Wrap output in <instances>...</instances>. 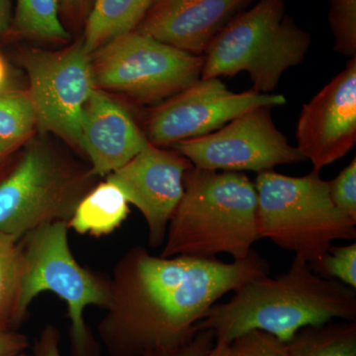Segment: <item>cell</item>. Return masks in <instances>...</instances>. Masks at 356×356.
<instances>
[{"instance_id": "cell-1", "label": "cell", "mask_w": 356, "mask_h": 356, "mask_svg": "<svg viewBox=\"0 0 356 356\" xmlns=\"http://www.w3.org/2000/svg\"><path fill=\"white\" fill-rule=\"evenodd\" d=\"M269 271L268 262L254 250L247 259L225 262L154 257L135 245L117 262L109 280L100 341L110 356H144L184 346L218 300Z\"/></svg>"}, {"instance_id": "cell-2", "label": "cell", "mask_w": 356, "mask_h": 356, "mask_svg": "<svg viewBox=\"0 0 356 356\" xmlns=\"http://www.w3.org/2000/svg\"><path fill=\"white\" fill-rule=\"evenodd\" d=\"M234 292L229 301L211 307L197 332L210 330L215 341L228 343L245 332L261 331L288 343L303 327L334 318L356 320L355 289L318 275L296 257L287 273L254 278Z\"/></svg>"}, {"instance_id": "cell-3", "label": "cell", "mask_w": 356, "mask_h": 356, "mask_svg": "<svg viewBox=\"0 0 356 356\" xmlns=\"http://www.w3.org/2000/svg\"><path fill=\"white\" fill-rule=\"evenodd\" d=\"M255 185L241 172L192 165L184 194L168 222L161 257L247 259L259 240Z\"/></svg>"}, {"instance_id": "cell-4", "label": "cell", "mask_w": 356, "mask_h": 356, "mask_svg": "<svg viewBox=\"0 0 356 356\" xmlns=\"http://www.w3.org/2000/svg\"><path fill=\"white\" fill-rule=\"evenodd\" d=\"M259 238H267L309 264L317 261L336 241H355L356 221L334 205L329 181L314 170L294 177L274 170L255 180Z\"/></svg>"}, {"instance_id": "cell-5", "label": "cell", "mask_w": 356, "mask_h": 356, "mask_svg": "<svg viewBox=\"0 0 356 356\" xmlns=\"http://www.w3.org/2000/svg\"><path fill=\"white\" fill-rule=\"evenodd\" d=\"M310 33L285 13L284 0H259L236 15L203 54L201 79L248 72L252 89L270 93L287 70L305 60Z\"/></svg>"}, {"instance_id": "cell-6", "label": "cell", "mask_w": 356, "mask_h": 356, "mask_svg": "<svg viewBox=\"0 0 356 356\" xmlns=\"http://www.w3.org/2000/svg\"><path fill=\"white\" fill-rule=\"evenodd\" d=\"M95 177L49 143L32 140L0 184V234L20 241L46 225L69 224Z\"/></svg>"}, {"instance_id": "cell-7", "label": "cell", "mask_w": 356, "mask_h": 356, "mask_svg": "<svg viewBox=\"0 0 356 356\" xmlns=\"http://www.w3.org/2000/svg\"><path fill=\"white\" fill-rule=\"evenodd\" d=\"M67 222H54L21 238L25 271L20 312L25 318L33 300L44 292L57 295L67 306L72 356H99L100 346L89 331L84 311L89 306L106 309L109 280L77 262L70 250Z\"/></svg>"}, {"instance_id": "cell-8", "label": "cell", "mask_w": 356, "mask_h": 356, "mask_svg": "<svg viewBox=\"0 0 356 356\" xmlns=\"http://www.w3.org/2000/svg\"><path fill=\"white\" fill-rule=\"evenodd\" d=\"M91 56L96 88L140 103H161L201 79L202 56L159 42L137 30Z\"/></svg>"}, {"instance_id": "cell-9", "label": "cell", "mask_w": 356, "mask_h": 356, "mask_svg": "<svg viewBox=\"0 0 356 356\" xmlns=\"http://www.w3.org/2000/svg\"><path fill=\"white\" fill-rule=\"evenodd\" d=\"M91 56L81 39L60 51H28L22 60L36 127L76 147L83 108L96 88Z\"/></svg>"}, {"instance_id": "cell-10", "label": "cell", "mask_w": 356, "mask_h": 356, "mask_svg": "<svg viewBox=\"0 0 356 356\" xmlns=\"http://www.w3.org/2000/svg\"><path fill=\"white\" fill-rule=\"evenodd\" d=\"M273 107H255L215 132L177 143V149L194 166L209 170L257 173L305 161L288 143L271 117Z\"/></svg>"}, {"instance_id": "cell-11", "label": "cell", "mask_w": 356, "mask_h": 356, "mask_svg": "<svg viewBox=\"0 0 356 356\" xmlns=\"http://www.w3.org/2000/svg\"><path fill=\"white\" fill-rule=\"evenodd\" d=\"M282 95L254 89L236 93L220 79H200L156 104L147 114L145 134L149 144L172 147L219 130L238 115L259 106H281Z\"/></svg>"}, {"instance_id": "cell-12", "label": "cell", "mask_w": 356, "mask_h": 356, "mask_svg": "<svg viewBox=\"0 0 356 356\" xmlns=\"http://www.w3.org/2000/svg\"><path fill=\"white\" fill-rule=\"evenodd\" d=\"M192 165L177 149L149 144L106 177L144 217L152 248L165 243L168 222L184 194L185 172Z\"/></svg>"}, {"instance_id": "cell-13", "label": "cell", "mask_w": 356, "mask_h": 356, "mask_svg": "<svg viewBox=\"0 0 356 356\" xmlns=\"http://www.w3.org/2000/svg\"><path fill=\"white\" fill-rule=\"evenodd\" d=\"M297 149L314 170L350 153L356 143V57L303 105L296 128Z\"/></svg>"}, {"instance_id": "cell-14", "label": "cell", "mask_w": 356, "mask_h": 356, "mask_svg": "<svg viewBox=\"0 0 356 356\" xmlns=\"http://www.w3.org/2000/svg\"><path fill=\"white\" fill-rule=\"evenodd\" d=\"M254 0H152L137 31L203 56L212 40Z\"/></svg>"}, {"instance_id": "cell-15", "label": "cell", "mask_w": 356, "mask_h": 356, "mask_svg": "<svg viewBox=\"0 0 356 356\" xmlns=\"http://www.w3.org/2000/svg\"><path fill=\"white\" fill-rule=\"evenodd\" d=\"M133 115L102 89L89 96L81 118L79 147L95 177H107L149 145Z\"/></svg>"}, {"instance_id": "cell-16", "label": "cell", "mask_w": 356, "mask_h": 356, "mask_svg": "<svg viewBox=\"0 0 356 356\" xmlns=\"http://www.w3.org/2000/svg\"><path fill=\"white\" fill-rule=\"evenodd\" d=\"M152 0H93L84 21L83 40L90 55L113 40L135 31Z\"/></svg>"}, {"instance_id": "cell-17", "label": "cell", "mask_w": 356, "mask_h": 356, "mask_svg": "<svg viewBox=\"0 0 356 356\" xmlns=\"http://www.w3.org/2000/svg\"><path fill=\"white\" fill-rule=\"evenodd\" d=\"M129 213L130 207L125 196L106 179L81 199L67 226L79 235L99 238L116 231L127 219Z\"/></svg>"}, {"instance_id": "cell-18", "label": "cell", "mask_w": 356, "mask_h": 356, "mask_svg": "<svg viewBox=\"0 0 356 356\" xmlns=\"http://www.w3.org/2000/svg\"><path fill=\"white\" fill-rule=\"evenodd\" d=\"M24 271L19 241L0 234V331H13L24 321L20 312Z\"/></svg>"}, {"instance_id": "cell-19", "label": "cell", "mask_w": 356, "mask_h": 356, "mask_svg": "<svg viewBox=\"0 0 356 356\" xmlns=\"http://www.w3.org/2000/svg\"><path fill=\"white\" fill-rule=\"evenodd\" d=\"M286 344L290 356H356V322L303 327Z\"/></svg>"}, {"instance_id": "cell-20", "label": "cell", "mask_w": 356, "mask_h": 356, "mask_svg": "<svg viewBox=\"0 0 356 356\" xmlns=\"http://www.w3.org/2000/svg\"><path fill=\"white\" fill-rule=\"evenodd\" d=\"M9 32L51 43H65L70 37L60 17L58 0H17Z\"/></svg>"}, {"instance_id": "cell-21", "label": "cell", "mask_w": 356, "mask_h": 356, "mask_svg": "<svg viewBox=\"0 0 356 356\" xmlns=\"http://www.w3.org/2000/svg\"><path fill=\"white\" fill-rule=\"evenodd\" d=\"M36 127V115L27 91H0V139L26 142Z\"/></svg>"}, {"instance_id": "cell-22", "label": "cell", "mask_w": 356, "mask_h": 356, "mask_svg": "<svg viewBox=\"0 0 356 356\" xmlns=\"http://www.w3.org/2000/svg\"><path fill=\"white\" fill-rule=\"evenodd\" d=\"M207 356H290L287 344L261 331H250L228 343L215 341Z\"/></svg>"}, {"instance_id": "cell-23", "label": "cell", "mask_w": 356, "mask_h": 356, "mask_svg": "<svg viewBox=\"0 0 356 356\" xmlns=\"http://www.w3.org/2000/svg\"><path fill=\"white\" fill-rule=\"evenodd\" d=\"M312 270L327 280L343 283L356 289V243L332 245L317 261L309 264Z\"/></svg>"}, {"instance_id": "cell-24", "label": "cell", "mask_w": 356, "mask_h": 356, "mask_svg": "<svg viewBox=\"0 0 356 356\" xmlns=\"http://www.w3.org/2000/svg\"><path fill=\"white\" fill-rule=\"evenodd\" d=\"M329 24L334 51L350 58L356 57V0H331Z\"/></svg>"}, {"instance_id": "cell-25", "label": "cell", "mask_w": 356, "mask_h": 356, "mask_svg": "<svg viewBox=\"0 0 356 356\" xmlns=\"http://www.w3.org/2000/svg\"><path fill=\"white\" fill-rule=\"evenodd\" d=\"M330 194L334 205L356 221V159L330 180Z\"/></svg>"}, {"instance_id": "cell-26", "label": "cell", "mask_w": 356, "mask_h": 356, "mask_svg": "<svg viewBox=\"0 0 356 356\" xmlns=\"http://www.w3.org/2000/svg\"><path fill=\"white\" fill-rule=\"evenodd\" d=\"M215 337L210 330L199 331L191 341L170 350H159L147 353L144 356H207L214 346Z\"/></svg>"}, {"instance_id": "cell-27", "label": "cell", "mask_w": 356, "mask_h": 356, "mask_svg": "<svg viewBox=\"0 0 356 356\" xmlns=\"http://www.w3.org/2000/svg\"><path fill=\"white\" fill-rule=\"evenodd\" d=\"M60 334L56 325H44L34 343L32 356H64L60 353Z\"/></svg>"}, {"instance_id": "cell-28", "label": "cell", "mask_w": 356, "mask_h": 356, "mask_svg": "<svg viewBox=\"0 0 356 356\" xmlns=\"http://www.w3.org/2000/svg\"><path fill=\"white\" fill-rule=\"evenodd\" d=\"M92 2L93 0H58L60 17L64 16L65 20L74 25L84 23Z\"/></svg>"}, {"instance_id": "cell-29", "label": "cell", "mask_w": 356, "mask_h": 356, "mask_svg": "<svg viewBox=\"0 0 356 356\" xmlns=\"http://www.w3.org/2000/svg\"><path fill=\"white\" fill-rule=\"evenodd\" d=\"M29 348V339L15 331H0V356H17Z\"/></svg>"}, {"instance_id": "cell-30", "label": "cell", "mask_w": 356, "mask_h": 356, "mask_svg": "<svg viewBox=\"0 0 356 356\" xmlns=\"http://www.w3.org/2000/svg\"><path fill=\"white\" fill-rule=\"evenodd\" d=\"M13 18L11 0H0V37L4 36L10 30Z\"/></svg>"}, {"instance_id": "cell-31", "label": "cell", "mask_w": 356, "mask_h": 356, "mask_svg": "<svg viewBox=\"0 0 356 356\" xmlns=\"http://www.w3.org/2000/svg\"><path fill=\"white\" fill-rule=\"evenodd\" d=\"M23 140L0 139V168L23 145Z\"/></svg>"}, {"instance_id": "cell-32", "label": "cell", "mask_w": 356, "mask_h": 356, "mask_svg": "<svg viewBox=\"0 0 356 356\" xmlns=\"http://www.w3.org/2000/svg\"><path fill=\"white\" fill-rule=\"evenodd\" d=\"M7 79H8V72H7L6 62L0 56V91L6 89Z\"/></svg>"}, {"instance_id": "cell-33", "label": "cell", "mask_w": 356, "mask_h": 356, "mask_svg": "<svg viewBox=\"0 0 356 356\" xmlns=\"http://www.w3.org/2000/svg\"><path fill=\"white\" fill-rule=\"evenodd\" d=\"M17 356H31V355H26L25 353H21V355H17Z\"/></svg>"}]
</instances>
